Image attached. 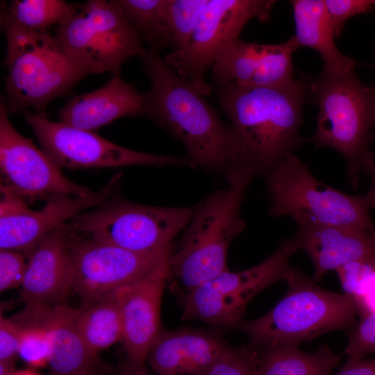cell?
Masks as SVG:
<instances>
[{
    "mask_svg": "<svg viewBox=\"0 0 375 375\" xmlns=\"http://www.w3.org/2000/svg\"><path fill=\"white\" fill-rule=\"evenodd\" d=\"M210 86L231 123L233 170L264 178L308 141L299 134L303 108L309 101L304 78L276 88L215 82Z\"/></svg>",
    "mask_w": 375,
    "mask_h": 375,
    "instance_id": "1",
    "label": "cell"
},
{
    "mask_svg": "<svg viewBox=\"0 0 375 375\" xmlns=\"http://www.w3.org/2000/svg\"><path fill=\"white\" fill-rule=\"evenodd\" d=\"M139 57L151 84L147 116L181 142L190 165L226 176L234 165L229 127L158 53L144 49Z\"/></svg>",
    "mask_w": 375,
    "mask_h": 375,
    "instance_id": "2",
    "label": "cell"
},
{
    "mask_svg": "<svg viewBox=\"0 0 375 375\" xmlns=\"http://www.w3.org/2000/svg\"><path fill=\"white\" fill-rule=\"evenodd\" d=\"M226 178V187L194 206L180 247L169 256L167 278L185 294L228 269L229 246L246 227L240 208L253 177L232 171Z\"/></svg>",
    "mask_w": 375,
    "mask_h": 375,
    "instance_id": "3",
    "label": "cell"
},
{
    "mask_svg": "<svg viewBox=\"0 0 375 375\" xmlns=\"http://www.w3.org/2000/svg\"><path fill=\"white\" fill-rule=\"evenodd\" d=\"M303 78L309 101L318 108L315 131L308 141L340 153L347 162L348 181L356 188L365 167L375 159L370 149L374 140L372 88L361 83L355 69L343 73L323 69L317 76Z\"/></svg>",
    "mask_w": 375,
    "mask_h": 375,
    "instance_id": "4",
    "label": "cell"
},
{
    "mask_svg": "<svg viewBox=\"0 0 375 375\" xmlns=\"http://www.w3.org/2000/svg\"><path fill=\"white\" fill-rule=\"evenodd\" d=\"M6 38V108L8 114L43 115L49 104L65 96L86 76L48 31H36L3 22Z\"/></svg>",
    "mask_w": 375,
    "mask_h": 375,
    "instance_id": "5",
    "label": "cell"
},
{
    "mask_svg": "<svg viewBox=\"0 0 375 375\" xmlns=\"http://www.w3.org/2000/svg\"><path fill=\"white\" fill-rule=\"evenodd\" d=\"M285 281L288 290L271 310L235 326L247 335L251 346L299 345L331 331L351 330L356 325L358 310L351 295L324 290L312 278L292 267Z\"/></svg>",
    "mask_w": 375,
    "mask_h": 375,
    "instance_id": "6",
    "label": "cell"
},
{
    "mask_svg": "<svg viewBox=\"0 0 375 375\" xmlns=\"http://www.w3.org/2000/svg\"><path fill=\"white\" fill-rule=\"evenodd\" d=\"M268 215L289 216L298 226H344L375 233L363 196L351 195L319 181L294 153L265 178Z\"/></svg>",
    "mask_w": 375,
    "mask_h": 375,
    "instance_id": "7",
    "label": "cell"
},
{
    "mask_svg": "<svg viewBox=\"0 0 375 375\" xmlns=\"http://www.w3.org/2000/svg\"><path fill=\"white\" fill-rule=\"evenodd\" d=\"M194 206L167 208L138 204L115 194L67 222L73 232L140 253L171 251L176 235L185 228Z\"/></svg>",
    "mask_w": 375,
    "mask_h": 375,
    "instance_id": "8",
    "label": "cell"
},
{
    "mask_svg": "<svg viewBox=\"0 0 375 375\" xmlns=\"http://www.w3.org/2000/svg\"><path fill=\"white\" fill-rule=\"evenodd\" d=\"M54 37L88 75H120L124 62L145 49L117 0L88 1Z\"/></svg>",
    "mask_w": 375,
    "mask_h": 375,
    "instance_id": "9",
    "label": "cell"
},
{
    "mask_svg": "<svg viewBox=\"0 0 375 375\" xmlns=\"http://www.w3.org/2000/svg\"><path fill=\"white\" fill-rule=\"evenodd\" d=\"M298 251L293 239H285L267 259L248 269L225 270L187 293L183 319H199L235 327L249 302L274 283L285 279L292 256Z\"/></svg>",
    "mask_w": 375,
    "mask_h": 375,
    "instance_id": "10",
    "label": "cell"
},
{
    "mask_svg": "<svg viewBox=\"0 0 375 375\" xmlns=\"http://www.w3.org/2000/svg\"><path fill=\"white\" fill-rule=\"evenodd\" d=\"M274 0H209L186 47L171 51L165 61L203 96L212 92L205 74L219 55L252 19H270Z\"/></svg>",
    "mask_w": 375,
    "mask_h": 375,
    "instance_id": "11",
    "label": "cell"
},
{
    "mask_svg": "<svg viewBox=\"0 0 375 375\" xmlns=\"http://www.w3.org/2000/svg\"><path fill=\"white\" fill-rule=\"evenodd\" d=\"M72 263V290L83 304L152 274L168 265L171 251L140 253L71 231L65 223Z\"/></svg>",
    "mask_w": 375,
    "mask_h": 375,
    "instance_id": "12",
    "label": "cell"
},
{
    "mask_svg": "<svg viewBox=\"0 0 375 375\" xmlns=\"http://www.w3.org/2000/svg\"><path fill=\"white\" fill-rule=\"evenodd\" d=\"M24 114L41 149L60 167L190 165L188 157L156 155L117 145L98 134L32 112Z\"/></svg>",
    "mask_w": 375,
    "mask_h": 375,
    "instance_id": "13",
    "label": "cell"
},
{
    "mask_svg": "<svg viewBox=\"0 0 375 375\" xmlns=\"http://www.w3.org/2000/svg\"><path fill=\"white\" fill-rule=\"evenodd\" d=\"M1 192L30 199L57 194L85 197L91 191L67 178L60 167L33 142L19 133L8 119L4 99L0 103Z\"/></svg>",
    "mask_w": 375,
    "mask_h": 375,
    "instance_id": "14",
    "label": "cell"
},
{
    "mask_svg": "<svg viewBox=\"0 0 375 375\" xmlns=\"http://www.w3.org/2000/svg\"><path fill=\"white\" fill-rule=\"evenodd\" d=\"M120 178V174L115 175L103 188L88 196H53L39 210L30 209L21 197L1 192L0 249L19 251L28 259L38 245L60 226L117 194Z\"/></svg>",
    "mask_w": 375,
    "mask_h": 375,
    "instance_id": "15",
    "label": "cell"
},
{
    "mask_svg": "<svg viewBox=\"0 0 375 375\" xmlns=\"http://www.w3.org/2000/svg\"><path fill=\"white\" fill-rule=\"evenodd\" d=\"M300 48L294 35L276 44L234 40L211 66L212 82L251 88H276L293 77L292 55Z\"/></svg>",
    "mask_w": 375,
    "mask_h": 375,
    "instance_id": "16",
    "label": "cell"
},
{
    "mask_svg": "<svg viewBox=\"0 0 375 375\" xmlns=\"http://www.w3.org/2000/svg\"><path fill=\"white\" fill-rule=\"evenodd\" d=\"M168 265L114 292L119 306L126 361L145 367L149 350L160 331V302Z\"/></svg>",
    "mask_w": 375,
    "mask_h": 375,
    "instance_id": "17",
    "label": "cell"
},
{
    "mask_svg": "<svg viewBox=\"0 0 375 375\" xmlns=\"http://www.w3.org/2000/svg\"><path fill=\"white\" fill-rule=\"evenodd\" d=\"M73 270L65 224L47 235L27 259L21 285L25 306L61 304L72 290Z\"/></svg>",
    "mask_w": 375,
    "mask_h": 375,
    "instance_id": "18",
    "label": "cell"
},
{
    "mask_svg": "<svg viewBox=\"0 0 375 375\" xmlns=\"http://www.w3.org/2000/svg\"><path fill=\"white\" fill-rule=\"evenodd\" d=\"M310 257L313 280L356 262H375V233L344 226H298L292 238Z\"/></svg>",
    "mask_w": 375,
    "mask_h": 375,
    "instance_id": "19",
    "label": "cell"
},
{
    "mask_svg": "<svg viewBox=\"0 0 375 375\" xmlns=\"http://www.w3.org/2000/svg\"><path fill=\"white\" fill-rule=\"evenodd\" d=\"M229 347L220 338L200 331H160L147 361L158 375H206Z\"/></svg>",
    "mask_w": 375,
    "mask_h": 375,
    "instance_id": "20",
    "label": "cell"
},
{
    "mask_svg": "<svg viewBox=\"0 0 375 375\" xmlns=\"http://www.w3.org/2000/svg\"><path fill=\"white\" fill-rule=\"evenodd\" d=\"M138 115H147L145 94L120 75L112 76L95 90L74 97L58 112L60 122L90 131L122 117Z\"/></svg>",
    "mask_w": 375,
    "mask_h": 375,
    "instance_id": "21",
    "label": "cell"
},
{
    "mask_svg": "<svg viewBox=\"0 0 375 375\" xmlns=\"http://www.w3.org/2000/svg\"><path fill=\"white\" fill-rule=\"evenodd\" d=\"M76 310L63 303L25 306L24 309L49 332L52 344L49 375H78L97 363V356L76 329Z\"/></svg>",
    "mask_w": 375,
    "mask_h": 375,
    "instance_id": "22",
    "label": "cell"
},
{
    "mask_svg": "<svg viewBox=\"0 0 375 375\" xmlns=\"http://www.w3.org/2000/svg\"><path fill=\"white\" fill-rule=\"evenodd\" d=\"M295 23L294 35L300 47L317 51L324 61V70L343 73L356 69L358 63L344 55L335 44L334 32L324 0L290 1Z\"/></svg>",
    "mask_w": 375,
    "mask_h": 375,
    "instance_id": "23",
    "label": "cell"
},
{
    "mask_svg": "<svg viewBox=\"0 0 375 375\" xmlns=\"http://www.w3.org/2000/svg\"><path fill=\"white\" fill-rule=\"evenodd\" d=\"M258 375H331L341 360L326 345L305 352L299 345L276 344L262 348Z\"/></svg>",
    "mask_w": 375,
    "mask_h": 375,
    "instance_id": "24",
    "label": "cell"
},
{
    "mask_svg": "<svg viewBox=\"0 0 375 375\" xmlns=\"http://www.w3.org/2000/svg\"><path fill=\"white\" fill-rule=\"evenodd\" d=\"M74 322L85 344L96 356L122 340L121 312L114 292L76 308Z\"/></svg>",
    "mask_w": 375,
    "mask_h": 375,
    "instance_id": "25",
    "label": "cell"
},
{
    "mask_svg": "<svg viewBox=\"0 0 375 375\" xmlns=\"http://www.w3.org/2000/svg\"><path fill=\"white\" fill-rule=\"evenodd\" d=\"M82 5L62 0H14L1 4V23H10L36 31H48L75 15Z\"/></svg>",
    "mask_w": 375,
    "mask_h": 375,
    "instance_id": "26",
    "label": "cell"
},
{
    "mask_svg": "<svg viewBox=\"0 0 375 375\" xmlns=\"http://www.w3.org/2000/svg\"><path fill=\"white\" fill-rule=\"evenodd\" d=\"M128 21L149 50L158 51L172 47L167 19V0H117Z\"/></svg>",
    "mask_w": 375,
    "mask_h": 375,
    "instance_id": "27",
    "label": "cell"
},
{
    "mask_svg": "<svg viewBox=\"0 0 375 375\" xmlns=\"http://www.w3.org/2000/svg\"><path fill=\"white\" fill-rule=\"evenodd\" d=\"M12 318L19 327L18 356L34 368L49 365L52 344L47 328L24 310Z\"/></svg>",
    "mask_w": 375,
    "mask_h": 375,
    "instance_id": "28",
    "label": "cell"
},
{
    "mask_svg": "<svg viewBox=\"0 0 375 375\" xmlns=\"http://www.w3.org/2000/svg\"><path fill=\"white\" fill-rule=\"evenodd\" d=\"M208 2L209 0H167L172 51H179L186 47Z\"/></svg>",
    "mask_w": 375,
    "mask_h": 375,
    "instance_id": "29",
    "label": "cell"
},
{
    "mask_svg": "<svg viewBox=\"0 0 375 375\" xmlns=\"http://www.w3.org/2000/svg\"><path fill=\"white\" fill-rule=\"evenodd\" d=\"M259 352L252 346L231 347L206 375H258Z\"/></svg>",
    "mask_w": 375,
    "mask_h": 375,
    "instance_id": "30",
    "label": "cell"
},
{
    "mask_svg": "<svg viewBox=\"0 0 375 375\" xmlns=\"http://www.w3.org/2000/svg\"><path fill=\"white\" fill-rule=\"evenodd\" d=\"M344 353L347 360H361L369 354H375V310L360 317L350 330Z\"/></svg>",
    "mask_w": 375,
    "mask_h": 375,
    "instance_id": "31",
    "label": "cell"
},
{
    "mask_svg": "<svg viewBox=\"0 0 375 375\" xmlns=\"http://www.w3.org/2000/svg\"><path fill=\"white\" fill-rule=\"evenodd\" d=\"M324 3L335 38L342 35L349 18L375 8V0H324Z\"/></svg>",
    "mask_w": 375,
    "mask_h": 375,
    "instance_id": "32",
    "label": "cell"
},
{
    "mask_svg": "<svg viewBox=\"0 0 375 375\" xmlns=\"http://www.w3.org/2000/svg\"><path fill=\"white\" fill-rule=\"evenodd\" d=\"M25 256L17 251L0 249V291L21 286L26 273Z\"/></svg>",
    "mask_w": 375,
    "mask_h": 375,
    "instance_id": "33",
    "label": "cell"
},
{
    "mask_svg": "<svg viewBox=\"0 0 375 375\" xmlns=\"http://www.w3.org/2000/svg\"><path fill=\"white\" fill-rule=\"evenodd\" d=\"M19 346V327L12 318L0 317V362L15 365Z\"/></svg>",
    "mask_w": 375,
    "mask_h": 375,
    "instance_id": "34",
    "label": "cell"
},
{
    "mask_svg": "<svg viewBox=\"0 0 375 375\" xmlns=\"http://www.w3.org/2000/svg\"><path fill=\"white\" fill-rule=\"evenodd\" d=\"M336 375H375V358L347 360Z\"/></svg>",
    "mask_w": 375,
    "mask_h": 375,
    "instance_id": "35",
    "label": "cell"
},
{
    "mask_svg": "<svg viewBox=\"0 0 375 375\" xmlns=\"http://www.w3.org/2000/svg\"><path fill=\"white\" fill-rule=\"evenodd\" d=\"M364 172L369 177L370 185L367 192L362 196L369 210H375V159L367 163Z\"/></svg>",
    "mask_w": 375,
    "mask_h": 375,
    "instance_id": "36",
    "label": "cell"
},
{
    "mask_svg": "<svg viewBox=\"0 0 375 375\" xmlns=\"http://www.w3.org/2000/svg\"><path fill=\"white\" fill-rule=\"evenodd\" d=\"M117 375H151L146 368L134 366L127 361L120 367Z\"/></svg>",
    "mask_w": 375,
    "mask_h": 375,
    "instance_id": "37",
    "label": "cell"
},
{
    "mask_svg": "<svg viewBox=\"0 0 375 375\" xmlns=\"http://www.w3.org/2000/svg\"><path fill=\"white\" fill-rule=\"evenodd\" d=\"M15 365L0 362V375H10L15 369Z\"/></svg>",
    "mask_w": 375,
    "mask_h": 375,
    "instance_id": "38",
    "label": "cell"
},
{
    "mask_svg": "<svg viewBox=\"0 0 375 375\" xmlns=\"http://www.w3.org/2000/svg\"><path fill=\"white\" fill-rule=\"evenodd\" d=\"M10 375H41L33 369H26L15 370Z\"/></svg>",
    "mask_w": 375,
    "mask_h": 375,
    "instance_id": "39",
    "label": "cell"
},
{
    "mask_svg": "<svg viewBox=\"0 0 375 375\" xmlns=\"http://www.w3.org/2000/svg\"><path fill=\"white\" fill-rule=\"evenodd\" d=\"M78 375H101L97 369V364Z\"/></svg>",
    "mask_w": 375,
    "mask_h": 375,
    "instance_id": "40",
    "label": "cell"
},
{
    "mask_svg": "<svg viewBox=\"0 0 375 375\" xmlns=\"http://www.w3.org/2000/svg\"><path fill=\"white\" fill-rule=\"evenodd\" d=\"M371 87L372 88V92H373L374 106V123L373 136L375 140V83Z\"/></svg>",
    "mask_w": 375,
    "mask_h": 375,
    "instance_id": "41",
    "label": "cell"
},
{
    "mask_svg": "<svg viewBox=\"0 0 375 375\" xmlns=\"http://www.w3.org/2000/svg\"><path fill=\"white\" fill-rule=\"evenodd\" d=\"M373 10H374V15L375 17V8H373ZM374 60H375V51H374Z\"/></svg>",
    "mask_w": 375,
    "mask_h": 375,
    "instance_id": "42",
    "label": "cell"
}]
</instances>
